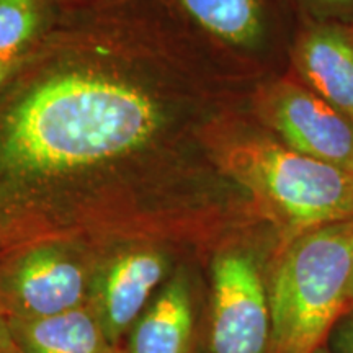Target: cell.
I'll return each mask as SVG.
<instances>
[{
    "mask_svg": "<svg viewBox=\"0 0 353 353\" xmlns=\"http://www.w3.org/2000/svg\"><path fill=\"white\" fill-rule=\"evenodd\" d=\"M348 174H350V179L353 182V157H352V164H350V172H348Z\"/></svg>",
    "mask_w": 353,
    "mask_h": 353,
    "instance_id": "ac0fdd59",
    "label": "cell"
},
{
    "mask_svg": "<svg viewBox=\"0 0 353 353\" xmlns=\"http://www.w3.org/2000/svg\"><path fill=\"white\" fill-rule=\"evenodd\" d=\"M7 353H20V352L15 348V350H10V352H7Z\"/></svg>",
    "mask_w": 353,
    "mask_h": 353,
    "instance_id": "d6986e66",
    "label": "cell"
},
{
    "mask_svg": "<svg viewBox=\"0 0 353 353\" xmlns=\"http://www.w3.org/2000/svg\"><path fill=\"white\" fill-rule=\"evenodd\" d=\"M353 219L291 237L270 278L272 353H316L347 312Z\"/></svg>",
    "mask_w": 353,
    "mask_h": 353,
    "instance_id": "6da1fadb",
    "label": "cell"
},
{
    "mask_svg": "<svg viewBox=\"0 0 353 353\" xmlns=\"http://www.w3.org/2000/svg\"><path fill=\"white\" fill-rule=\"evenodd\" d=\"M352 28H353V26H352Z\"/></svg>",
    "mask_w": 353,
    "mask_h": 353,
    "instance_id": "ffe728a7",
    "label": "cell"
},
{
    "mask_svg": "<svg viewBox=\"0 0 353 353\" xmlns=\"http://www.w3.org/2000/svg\"><path fill=\"white\" fill-rule=\"evenodd\" d=\"M325 345L330 353H353V309L343 312L334 325Z\"/></svg>",
    "mask_w": 353,
    "mask_h": 353,
    "instance_id": "7c38bea8",
    "label": "cell"
},
{
    "mask_svg": "<svg viewBox=\"0 0 353 353\" xmlns=\"http://www.w3.org/2000/svg\"><path fill=\"white\" fill-rule=\"evenodd\" d=\"M17 65L19 63L15 64H8V63H0V92L6 88V85L10 81V77L13 76V72H15Z\"/></svg>",
    "mask_w": 353,
    "mask_h": 353,
    "instance_id": "9a60e30c",
    "label": "cell"
},
{
    "mask_svg": "<svg viewBox=\"0 0 353 353\" xmlns=\"http://www.w3.org/2000/svg\"><path fill=\"white\" fill-rule=\"evenodd\" d=\"M353 309V255H352V275L350 283H348V293H347V311Z\"/></svg>",
    "mask_w": 353,
    "mask_h": 353,
    "instance_id": "2e32d148",
    "label": "cell"
},
{
    "mask_svg": "<svg viewBox=\"0 0 353 353\" xmlns=\"http://www.w3.org/2000/svg\"><path fill=\"white\" fill-rule=\"evenodd\" d=\"M263 113L290 149L350 172L353 120L307 85H276L265 97Z\"/></svg>",
    "mask_w": 353,
    "mask_h": 353,
    "instance_id": "5b68a950",
    "label": "cell"
},
{
    "mask_svg": "<svg viewBox=\"0 0 353 353\" xmlns=\"http://www.w3.org/2000/svg\"><path fill=\"white\" fill-rule=\"evenodd\" d=\"M296 65L304 85L353 120V28L312 25L299 38Z\"/></svg>",
    "mask_w": 353,
    "mask_h": 353,
    "instance_id": "ba28073f",
    "label": "cell"
},
{
    "mask_svg": "<svg viewBox=\"0 0 353 353\" xmlns=\"http://www.w3.org/2000/svg\"><path fill=\"white\" fill-rule=\"evenodd\" d=\"M205 32L232 46H252L265 32L263 0H174Z\"/></svg>",
    "mask_w": 353,
    "mask_h": 353,
    "instance_id": "30bf717a",
    "label": "cell"
},
{
    "mask_svg": "<svg viewBox=\"0 0 353 353\" xmlns=\"http://www.w3.org/2000/svg\"><path fill=\"white\" fill-rule=\"evenodd\" d=\"M97 270L88 304L110 342L123 348L132 325L169 280V254L156 245H132L114 252Z\"/></svg>",
    "mask_w": 353,
    "mask_h": 353,
    "instance_id": "8992f818",
    "label": "cell"
},
{
    "mask_svg": "<svg viewBox=\"0 0 353 353\" xmlns=\"http://www.w3.org/2000/svg\"><path fill=\"white\" fill-rule=\"evenodd\" d=\"M224 162L260 198L286 241L353 219V182L345 170L265 138L229 144Z\"/></svg>",
    "mask_w": 353,
    "mask_h": 353,
    "instance_id": "7a4b0ae2",
    "label": "cell"
},
{
    "mask_svg": "<svg viewBox=\"0 0 353 353\" xmlns=\"http://www.w3.org/2000/svg\"><path fill=\"white\" fill-rule=\"evenodd\" d=\"M272 268L242 242L216 250L198 353H272Z\"/></svg>",
    "mask_w": 353,
    "mask_h": 353,
    "instance_id": "3957f363",
    "label": "cell"
},
{
    "mask_svg": "<svg viewBox=\"0 0 353 353\" xmlns=\"http://www.w3.org/2000/svg\"><path fill=\"white\" fill-rule=\"evenodd\" d=\"M316 353H330V350L327 348V345H324V347H321L319 350H317Z\"/></svg>",
    "mask_w": 353,
    "mask_h": 353,
    "instance_id": "e0dca14e",
    "label": "cell"
},
{
    "mask_svg": "<svg viewBox=\"0 0 353 353\" xmlns=\"http://www.w3.org/2000/svg\"><path fill=\"white\" fill-rule=\"evenodd\" d=\"M44 10V0H0V63H19L43 23Z\"/></svg>",
    "mask_w": 353,
    "mask_h": 353,
    "instance_id": "8fae6325",
    "label": "cell"
},
{
    "mask_svg": "<svg viewBox=\"0 0 353 353\" xmlns=\"http://www.w3.org/2000/svg\"><path fill=\"white\" fill-rule=\"evenodd\" d=\"M20 353H125L110 342L90 304L43 317H7Z\"/></svg>",
    "mask_w": 353,
    "mask_h": 353,
    "instance_id": "9c48e42d",
    "label": "cell"
},
{
    "mask_svg": "<svg viewBox=\"0 0 353 353\" xmlns=\"http://www.w3.org/2000/svg\"><path fill=\"white\" fill-rule=\"evenodd\" d=\"M10 350H15V343L12 341L7 316L3 314L2 307H0V353H6Z\"/></svg>",
    "mask_w": 353,
    "mask_h": 353,
    "instance_id": "5bb4252c",
    "label": "cell"
},
{
    "mask_svg": "<svg viewBox=\"0 0 353 353\" xmlns=\"http://www.w3.org/2000/svg\"><path fill=\"white\" fill-rule=\"evenodd\" d=\"M307 2L325 13H342L353 10V0H307Z\"/></svg>",
    "mask_w": 353,
    "mask_h": 353,
    "instance_id": "4fadbf2b",
    "label": "cell"
},
{
    "mask_svg": "<svg viewBox=\"0 0 353 353\" xmlns=\"http://www.w3.org/2000/svg\"><path fill=\"white\" fill-rule=\"evenodd\" d=\"M0 259V307L7 317H43L88 303L92 268L61 241L13 245Z\"/></svg>",
    "mask_w": 353,
    "mask_h": 353,
    "instance_id": "277c9868",
    "label": "cell"
},
{
    "mask_svg": "<svg viewBox=\"0 0 353 353\" xmlns=\"http://www.w3.org/2000/svg\"><path fill=\"white\" fill-rule=\"evenodd\" d=\"M6 353H7V352H6Z\"/></svg>",
    "mask_w": 353,
    "mask_h": 353,
    "instance_id": "44dd1931",
    "label": "cell"
},
{
    "mask_svg": "<svg viewBox=\"0 0 353 353\" xmlns=\"http://www.w3.org/2000/svg\"><path fill=\"white\" fill-rule=\"evenodd\" d=\"M201 322L192 278L180 268L136 321L123 348L125 353H198Z\"/></svg>",
    "mask_w": 353,
    "mask_h": 353,
    "instance_id": "52a82bcc",
    "label": "cell"
}]
</instances>
